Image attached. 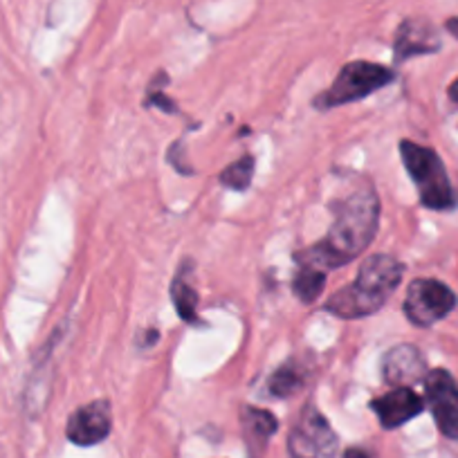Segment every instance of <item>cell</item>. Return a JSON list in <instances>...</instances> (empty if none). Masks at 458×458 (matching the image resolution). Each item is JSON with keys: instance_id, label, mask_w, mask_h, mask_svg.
<instances>
[{"instance_id": "18", "label": "cell", "mask_w": 458, "mask_h": 458, "mask_svg": "<svg viewBox=\"0 0 458 458\" xmlns=\"http://www.w3.org/2000/svg\"><path fill=\"white\" fill-rule=\"evenodd\" d=\"M449 97H452V99L458 104V79L452 83V86H449Z\"/></svg>"}, {"instance_id": "6", "label": "cell", "mask_w": 458, "mask_h": 458, "mask_svg": "<svg viewBox=\"0 0 458 458\" xmlns=\"http://www.w3.org/2000/svg\"><path fill=\"white\" fill-rule=\"evenodd\" d=\"M456 306V294L436 279H416L404 299V315L416 326H431L445 319Z\"/></svg>"}, {"instance_id": "14", "label": "cell", "mask_w": 458, "mask_h": 458, "mask_svg": "<svg viewBox=\"0 0 458 458\" xmlns=\"http://www.w3.org/2000/svg\"><path fill=\"white\" fill-rule=\"evenodd\" d=\"M324 281H326V272L317 270V267H308V266H299L297 276L293 281V293L299 301L303 303H312L324 290Z\"/></svg>"}, {"instance_id": "9", "label": "cell", "mask_w": 458, "mask_h": 458, "mask_svg": "<svg viewBox=\"0 0 458 458\" xmlns=\"http://www.w3.org/2000/svg\"><path fill=\"white\" fill-rule=\"evenodd\" d=\"M422 407H425V403L416 391H411V386H395L394 391L371 403V409L380 418L385 429H395V427L404 425L411 418H416L422 411Z\"/></svg>"}, {"instance_id": "16", "label": "cell", "mask_w": 458, "mask_h": 458, "mask_svg": "<svg viewBox=\"0 0 458 458\" xmlns=\"http://www.w3.org/2000/svg\"><path fill=\"white\" fill-rule=\"evenodd\" d=\"M252 175H254V157L252 156H243L239 162L234 165H229L227 169L220 174V182L225 187L234 189V191H245L252 182Z\"/></svg>"}, {"instance_id": "13", "label": "cell", "mask_w": 458, "mask_h": 458, "mask_svg": "<svg viewBox=\"0 0 458 458\" xmlns=\"http://www.w3.org/2000/svg\"><path fill=\"white\" fill-rule=\"evenodd\" d=\"M187 275H189V266H184L182 270L174 276L171 297H174V306H175V310H178V315L182 317L184 321H189V324H193V321H198V315H196L198 294H196V290L189 285Z\"/></svg>"}, {"instance_id": "2", "label": "cell", "mask_w": 458, "mask_h": 458, "mask_svg": "<svg viewBox=\"0 0 458 458\" xmlns=\"http://www.w3.org/2000/svg\"><path fill=\"white\" fill-rule=\"evenodd\" d=\"M404 267L389 254L367 259L358 272V279L330 297L326 310L342 319H360L373 315L386 303L403 281Z\"/></svg>"}, {"instance_id": "5", "label": "cell", "mask_w": 458, "mask_h": 458, "mask_svg": "<svg viewBox=\"0 0 458 458\" xmlns=\"http://www.w3.org/2000/svg\"><path fill=\"white\" fill-rule=\"evenodd\" d=\"M290 458H335L337 436L317 409L308 407L288 438Z\"/></svg>"}, {"instance_id": "4", "label": "cell", "mask_w": 458, "mask_h": 458, "mask_svg": "<svg viewBox=\"0 0 458 458\" xmlns=\"http://www.w3.org/2000/svg\"><path fill=\"white\" fill-rule=\"evenodd\" d=\"M394 70L385 65L369 64V61H353L342 68V72L335 77L333 86L317 99L319 108H333V106L351 104V101L364 99L376 90L385 88L394 81Z\"/></svg>"}, {"instance_id": "17", "label": "cell", "mask_w": 458, "mask_h": 458, "mask_svg": "<svg viewBox=\"0 0 458 458\" xmlns=\"http://www.w3.org/2000/svg\"><path fill=\"white\" fill-rule=\"evenodd\" d=\"M344 458H369V454L362 452V449H349L344 454Z\"/></svg>"}, {"instance_id": "11", "label": "cell", "mask_w": 458, "mask_h": 458, "mask_svg": "<svg viewBox=\"0 0 458 458\" xmlns=\"http://www.w3.org/2000/svg\"><path fill=\"white\" fill-rule=\"evenodd\" d=\"M438 37L427 21H404L395 37V59L403 61L413 55L438 50Z\"/></svg>"}, {"instance_id": "1", "label": "cell", "mask_w": 458, "mask_h": 458, "mask_svg": "<svg viewBox=\"0 0 458 458\" xmlns=\"http://www.w3.org/2000/svg\"><path fill=\"white\" fill-rule=\"evenodd\" d=\"M335 209L337 211H335L328 234L319 243L297 254V261L301 266L317 267L321 272L342 267L362 254L376 239L380 202H377L376 189L367 180H362L349 196L337 200Z\"/></svg>"}, {"instance_id": "7", "label": "cell", "mask_w": 458, "mask_h": 458, "mask_svg": "<svg viewBox=\"0 0 458 458\" xmlns=\"http://www.w3.org/2000/svg\"><path fill=\"white\" fill-rule=\"evenodd\" d=\"M425 395L438 429L447 438H458V385L443 369L427 373Z\"/></svg>"}, {"instance_id": "12", "label": "cell", "mask_w": 458, "mask_h": 458, "mask_svg": "<svg viewBox=\"0 0 458 458\" xmlns=\"http://www.w3.org/2000/svg\"><path fill=\"white\" fill-rule=\"evenodd\" d=\"M241 427H243V436L245 443H248L250 454H252V458H259L263 449L267 447V440L275 436L279 422H276V418L272 416L270 411H266V409L245 407L243 411H241Z\"/></svg>"}, {"instance_id": "10", "label": "cell", "mask_w": 458, "mask_h": 458, "mask_svg": "<svg viewBox=\"0 0 458 458\" xmlns=\"http://www.w3.org/2000/svg\"><path fill=\"white\" fill-rule=\"evenodd\" d=\"M382 371H385V380L391 385L409 386L418 380H425L427 364L416 346L403 344V346H395L386 353Z\"/></svg>"}, {"instance_id": "8", "label": "cell", "mask_w": 458, "mask_h": 458, "mask_svg": "<svg viewBox=\"0 0 458 458\" xmlns=\"http://www.w3.org/2000/svg\"><path fill=\"white\" fill-rule=\"evenodd\" d=\"M113 416H110V404L106 400H95V403L79 407L70 416L65 434L74 445L90 447V445L101 443L110 434Z\"/></svg>"}, {"instance_id": "15", "label": "cell", "mask_w": 458, "mask_h": 458, "mask_svg": "<svg viewBox=\"0 0 458 458\" xmlns=\"http://www.w3.org/2000/svg\"><path fill=\"white\" fill-rule=\"evenodd\" d=\"M303 385V371L301 367H297L294 362L284 364L281 369H276L275 376L267 382V389L275 398H288V395L297 394Z\"/></svg>"}, {"instance_id": "3", "label": "cell", "mask_w": 458, "mask_h": 458, "mask_svg": "<svg viewBox=\"0 0 458 458\" xmlns=\"http://www.w3.org/2000/svg\"><path fill=\"white\" fill-rule=\"evenodd\" d=\"M400 156H403L404 169L409 171L418 193H420L422 205L438 211L449 209L454 205V191L438 153L404 140L400 144Z\"/></svg>"}]
</instances>
